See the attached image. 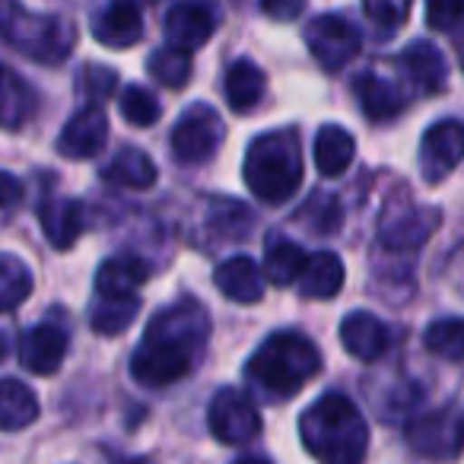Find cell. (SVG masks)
Returning a JSON list of instances; mask_svg holds the SVG:
<instances>
[{"instance_id":"1","label":"cell","mask_w":464,"mask_h":464,"mask_svg":"<svg viewBox=\"0 0 464 464\" xmlns=\"http://www.w3.org/2000/svg\"><path fill=\"white\" fill-rule=\"evenodd\" d=\"M210 337V315L198 299H179L147 324V334L130 356V375L143 388H169L200 360Z\"/></svg>"},{"instance_id":"2","label":"cell","mask_w":464,"mask_h":464,"mask_svg":"<svg viewBox=\"0 0 464 464\" xmlns=\"http://www.w3.org/2000/svg\"><path fill=\"white\" fill-rule=\"evenodd\" d=\"M303 445L318 458V464H362L369 445V430L360 407L347 394H322L299 417Z\"/></svg>"},{"instance_id":"3","label":"cell","mask_w":464,"mask_h":464,"mask_svg":"<svg viewBox=\"0 0 464 464\" xmlns=\"http://www.w3.org/2000/svg\"><path fill=\"white\" fill-rule=\"evenodd\" d=\"M318 372H322V353L309 337L296 331L271 334L246 362L248 379L274 398H290L303 392L305 382L315 379Z\"/></svg>"},{"instance_id":"4","label":"cell","mask_w":464,"mask_h":464,"mask_svg":"<svg viewBox=\"0 0 464 464\" xmlns=\"http://www.w3.org/2000/svg\"><path fill=\"white\" fill-rule=\"evenodd\" d=\"M246 185L265 204H286L303 185V153L293 130H267L246 153Z\"/></svg>"},{"instance_id":"5","label":"cell","mask_w":464,"mask_h":464,"mask_svg":"<svg viewBox=\"0 0 464 464\" xmlns=\"http://www.w3.org/2000/svg\"><path fill=\"white\" fill-rule=\"evenodd\" d=\"M0 39L39 64H61L77 45V29L67 16L35 14L14 0H0Z\"/></svg>"},{"instance_id":"6","label":"cell","mask_w":464,"mask_h":464,"mask_svg":"<svg viewBox=\"0 0 464 464\" xmlns=\"http://www.w3.org/2000/svg\"><path fill=\"white\" fill-rule=\"evenodd\" d=\"M226 137L223 118L207 102H194L172 128V153L185 166H200L219 150Z\"/></svg>"},{"instance_id":"7","label":"cell","mask_w":464,"mask_h":464,"mask_svg":"<svg viewBox=\"0 0 464 464\" xmlns=\"http://www.w3.org/2000/svg\"><path fill=\"white\" fill-rule=\"evenodd\" d=\"M407 445L430 461H451L464 449V417L455 407L423 413L407 426Z\"/></svg>"},{"instance_id":"8","label":"cell","mask_w":464,"mask_h":464,"mask_svg":"<svg viewBox=\"0 0 464 464\" xmlns=\"http://www.w3.org/2000/svg\"><path fill=\"white\" fill-rule=\"evenodd\" d=\"M305 42L315 61L328 71H341L360 54L362 35L347 16L341 14H322L305 26Z\"/></svg>"},{"instance_id":"9","label":"cell","mask_w":464,"mask_h":464,"mask_svg":"<svg viewBox=\"0 0 464 464\" xmlns=\"http://www.w3.org/2000/svg\"><path fill=\"white\" fill-rule=\"evenodd\" d=\"M207 423L210 432L226 445L248 442L261 430V413L255 401L239 388H219L207 407Z\"/></svg>"},{"instance_id":"10","label":"cell","mask_w":464,"mask_h":464,"mask_svg":"<svg viewBox=\"0 0 464 464\" xmlns=\"http://www.w3.org/2000/svg\"><path fill=\"white\" fill-rule=\"evenodd\" d=\"M464 160V121L442 118L420 140V172L430 185L449 179L455 166Z\"/></svg>"},{"instance_id":"11","label":"cell","mask_w":464,"mask_h":464,"mask_svg":"<svg viewBox=\"0 0 464 464\" xmlns=\"http://www.w3.org/2000/svg\"><path fill=\"white\" fill-rule=\"evenodd\" d=\"M439 210L432 207H401V210L382 217L379 226V242L388 252H413L432 236V229L439 226Z\"/></svg>"},{"instance_id":"12","label":"cell","mask_w":464,"mask_h":464,"mask_svg":"<svg viewBox=\"0 0 464 464\" xmlns=\"http://www.w3.org/2000/svg\"><path fill=\"white\" fill-rule=\"evenodd\" d=\"M109 143V118L102 105H86L67 121L58 137V153L64 160H92Z\"/></svg>"},{"instance_id":"13","label":"cell","mask_w":464,"mask_h":464,"mask_svg":"<svg viewBox=\"0 0 464 464\" xmlns=\"http://www.w3.org/2000/svg\"><path fill=\"white\" fill-rule=\"evenodd\" d=\"M217 29V10L207 4H175L169 7L162 33L169 39V48L191 54L194 48H200Z\"/></svg>"},{"instance_id":"14","label":"cell","mask_w":464,"mask_h":464,"mask_svg":"<svg viewBox=\"0 0 464 464\" xmlns=\"http://www.w3.org/2000/svg\"><path fill=\"white\" fill-rule=\"evenodd\" d=\"M67 343H71V337L61 324L42 322L23 334L20 362L35 375H54L67 356Z\"/></svg>"},{"instance_id":"15","label":"cell","mask_w":464,"mask_h":464,"mask_svg":"<svg viewBox=\"0 0 464 464\" xmlns=\"http://www.w3.org/2000/svg\"><path fill=\"white\" fill-rule=\"evenodd\" d=\"M213 284L232 303H261L265 299V274L258 271L252 258L246 255H236V258H226L223 265L213 271Z\"/></svg>"},{"instance_id":"16","label":"cell","mask_w":464,"mask_h":464,"mask_svg":"<svg viewBox=\"0 0 464 464\" xmlns=\"http://www.w3.org/2000/svg\"><path fill=\"white\" fill-rule=\"evenodd\" d=\"M341 343L356 360L375 362L388 350V328L372 312H350L341 322Z\"/></svg>"},{"instance_id":"17","label":"cell","mask_w":464,"mask_h":464,"mask_svg":"<svg viewBox=\"0 0 464 464\" xmlns=\"http://www.w3.org/2000/svg\"><path fill=\"white\" fill-rule=\"evenodd\" d=\"M92 35H96V42H102V45H109V48L137 45L140 35H143L140 7H134L130 0L109 4V7L99 10L96 20H92Z\"/></svg>"},{"instance_id":"18","label":"cell","mask_w":464,"mask_h":464,"mask_svg":"<svg viewBox=\"0 0 464 464\" xmlns=\"http://www.w3.org/2000/svg\"><path fill=\"white\" fill-rule=\"evenodd\" d=\"M353 90L369 121H392L407 109V92L394 80L382 77L375 71H366L362 77H356Z\"/></svg>"},{"instance_id":"19","label":"cell","mask_w":464,"mask_h":464,"mask_svg":"<svg viewBox=\"0 0 464 464\" xmlns=\"http://www.w3.org/2000/svg\"><path fill=\"white\" fill-rule=\"evenodd\" d=\"M39 223L45 229V239L58 252H67L83 232V204L77 198H48L39 207Z\"/></svg>"},{"instance_id":"20","label":"cell","mask_w":464,"mask_h":464,"mask_svg":"<svg viewBox=\"0 0 464 464\" xmlns=\"http://www.w3.org/2000/svg\"><path fill=\"white\" fill-rule=\"evenodd\" d=\"M401 67H404L407 80L417 86L420 92H442L445 90V77H449V67L445 58L432 42L417 39L401 52Z\"/></svg>"},{"instance_id":"21","label":"cell","mask_w":464,"mask_h":464,"mask_svg":"<svg viewBox=\"0 0 464 464\" xmlns=\"http://www.w3.org/2000/svg\"><path fill=\"white\" fill-rule=\"evenodd\" d=\"M147 277H150L147 261H140L137 255H115V258H109L99 267L96 293L105 299H130L147 284Z\"/></svg>"},{"instance_id":"22","label":"cell","mask_w":464,"mask_h":464,"mask_svg":"<svg viewBox=\"0 0 464 464\" xmlns=\"http://www.w3.org/2000/svg\"><path fill=\"white\" fill-rule=\"evenodd\" d=\"M265 90H267L265 71H261L255 61H248V58L232 61L229 71H226V80H223L226 102H229L232 111H239V115L252 111L255 105L265 99Z\"/></svg>"},{"instance_id":"23","label":"cell","mask_w":464,"mask_h":464,"mask_svg":"<svg viewBox=\"0 0 464 464\" xmlns=\"http://www.w3.org/2000/svg\"><path fill=\"white\" fill-rule=\"evenodd\" d=\"M296 286H299V296L305 299H334L343 286V261L334 252L309 255Z\"/></svg>"},{"instance_id":"24","label":"cell","mask_w":464,"mask_h":464,"mask_svg":"<svg viewBox=\"0 0 464 464\" xmlns=\"http://www.w3.org/2000/svg\"><path fill=\"white\" fill-rule=\"evenodd\" d=\"M35 109V92L16 71H10L0 61V128L16 130L26 124V118Z\"/></svg>"},{"instance_id":"25","label":"cell","mask_w":464,"mask_h":464,"mask_svg":"<svg viewBox=\"0 0 464 464\" xmlns=\"http://www.w3.org/2000/svg\"><path fill=\"white\" fill-rule=\"evenodd\" d=\"M312 153H315L318 172L328 175V179H337V175L347 172L350 162H353L356 143H353V137L341 128V124H324V128L315 134V147H312Z\"/></svg>"},{"instance_id":"26","label":"cell","mask_w":464,"mask_h":464,"mask_svg":"<svg viewBox=\"0 0 464 464\" xmlns=\"http://www.w3.org/2000/svg\"><path fill=\"white\" fill-rule=\"evenodd\" d=\"M305 261H309V255L299 242L286 239V236H271L265 248V280H271L274 286L296 284Z\"/></svg>"},{"instance_id":"27","label":"cell","mask_w":464,"mask_h":464,"mask_svg":"<svg viewBox=\"0 0 464 464\" xmlns=\"http://www.w3.org/2000/svg\"><path fill=\"white\" fill-rule=\"evenodd\" d=\"M39 417V398L20 379H0V430H26Z\"/></svg>"},{"instance_id":"28","label":"cell","mask_w":464,"mask_h":464,"mask_svg":"<svg viewBox=\"0 0 464 464\" xmlns=\"http://www.w3.org/2000/svg\"><path fill=\"white\" fill-rule=\"evenodd\" d=\"M102 179L111 181V185L121 188H134V191H143V188L156 185V162L150 160L143 150L137 147H124L121 153L111 156V162L102 169Z\"/></svg>"},{"instance_id":"29","label":"cell","mask_w":464,"mask_h":464,"mask_svg":"<svg viewBox=\"0 0 464 464\" xmlns=\"http://www.w3.org/2000/svg\"><path fill=\"white\" fill-rule=\"evenodd\" d=\"M140 312V299L130 296V299H105L99 296V303L92 305L90 312V324L96 334H105V337H118L121 331L130 328V322L137 318Z\"/></svg>"},{"instance_id":"30","label":"cell","mask_w":464,"mask_h":464,"mask_svg":"<svg viewBox=\"0 0 464 464\" xmlns=\"http://www.w3.org/2000/svg\"><path fill=\"white\" fill-rule=\"evenodd\" d=\"M147 71L156 83L169 86V90H181L191 80L194 64H191V54L179 52V48H160V52H153L147 58Z\"/></svg>"},{"instance_id":"31","label":"cell","mask_w":464,"mask_h":464,"mask_svg":"<svg viewBox=\"0 0 464 464\" xmlns=\"http://www.w3.org/2000/svg\"><path fill=\"white\" fill-rule=\"evenodd\" d=\"M33 293V274L14 255H0V312H10Z\"/></svg>"},{"instance_id":"32","label":"cell","mask_w":464,"mask_h":464,"mask_svg":"<svg viewBox=\"0 0 464 464\" xmlns=\"http://www.w3.org/2000/svg\"><path fill=\"white\" fill-rule=\"evenodd\" d=\"M423 343L430 353L442 356V360H464V318H439L426 328Z\"/></svg>"},{"instance_id":"33","label":"cell","mask_w":464,"mask_h":464,"mask_svg":"<svg viewBox=\"0 0 464 464\" xmlns=\"http://www.w3.org/2000/svg\"><path fill=\"white\" fill-rule=\"evenodd\" d=\"M296 219L309 226V232H315V236H331V232L341 229V219H343L341 200L324 191H315L309 198V204L296 213Z\"/></svg>"},{"instance_id":"34","label":"cell","mask_w":464,"mask_h":464,"mask_svg":"<svg viewBox=\"0 0 464 464\" xmlns=\"http://www.w3.org/2000/svg\"><path fill=\"white\" fill-rule=\"evenodd\" d=\"M118 109H121L124 121L134 124V128H150V124H156L162 115V105L156 102L153 92H150L147 86H137V83H130L128 90L121 92Z\"/></svg>"},{"instance_id":"35","label":"cell","mask_w":464,"mask_h":464,"mask_svg":"<svg viewBox=\"0 0 464 464\" xmlns=\"http://www.w3.org/2000/svg\"><path fill=\"white\" fill-rule=\"evenodd\" d=\"M362 14H366V20H372L375 33L388 39V35H394L404 26V20L411 16V4H401V0H369V4H362Z\"/></svg>"},{"instance_id":"36","label":"cell","mask_w":464,"mask_h":464,"mask_svg":"<svg viewBox=\"0 0 464 464\" xmlns=\"http://www.w3.org/2000/svg\"><path fill=\"white\" fill-rule=\"evenodd\" d=\"M80 86H83V96L90 99V105H99V102H105V99H109L111 92H115L118 73L111 71V67L86 64V67H83V80H80Z\"/></svg>"},{"instance_id":"37","label":"cell","mask_w":464,"mask_h":464,"mask_svg":"<svg viewBox=\"0 0 464 464\" xmlns=\"http://www.w3.org/2000/svg\"><path fill=\"white\" fill-rule=\"evenodd\" d=\"M426 23L432 29L451 33L455 26H464V4H430L426 7Z\"/></svg>"},{"instance_id":"38","label":"cell","mask_w":464,"mask_h":464,"mask_svg":"<svg viewBox=\"0 0 464 464\" xmlns=\"http://www.w3.org/2000/svg\"><path fill=\"white\" fill-rule=\"evenodd\" d=\"M23 198V185L10 172H0V207H14Z\"/></svg>"},{"instance_id":"39","label":"cell","mask_w":464,"mask_h":464,"mask_svg":"<svg viewBox=\"0 0 464 464\" xmlns=\"http://www.w3.org/2000/svg\"><path fill=\"white\" fill-rule=\"evenodd\" d=\"M261 10H265L267 16H277V20H293V16L303 14V4H299V0H293V4H274V0H265Z\"/></svg>"},{"instance_id":"40","label":"cell","mask_w":464,"mask_h":464,"mask_svg":"<svg viewBox=\"0 0 464 464\" xmlns=\"http://www.w3.org/2000/svg\"><path fill=\"white\" fill-rule=\"evenodd\" d=\"M451 267L458 271V286L464 290V248H458L455 258H451Z\"/></svg>"},{"instance_id":"41","label":"cell","mask_w":464,"mask_h":464,"mask_svg":"<svg viewBox=\"0 0 464 464\" xmlns=\"http://www.w3.org/2000/svg\"><path fill=\"white\" fill-rule=\"evenodd\" d=\"M236 464H271V461H265V458H255V455H248V458H239Z\"/></svg>"},{"instance_id":"42","label":"cell","mask_w":464,"mask_h":464,"mask_svg":"<svg viewBox=\"0 0 464 464\" xmlns=\"http://www.w3.org/2000/svg\"><path fill=\"white\" fill-rule=\"evenodd\" d=\"M455 45H458V61H461V67H464V33L458 35V42H455Z\"/></svg>"},{"instance_id":"43","label":"cell","mask_w":464,"mask_h":464,"mask_svg":"<svg viewBox=\"0 0 464 464\" xmlns=\"http://www.w3.org/2000/svg\"><path fill=\"white\" fill-rule=\"evenodd\" d=\"M7 347H10V343H7V334H4V331H0V360H4V356H7Z\"/></svg>"}]
</instances>
